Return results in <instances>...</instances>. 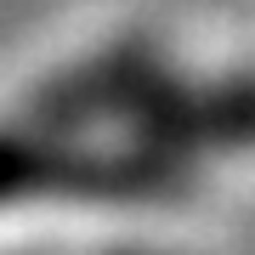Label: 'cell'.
<instances>
[{
	"instance_id": "6da1fadb",
	"label": "cell",
	"mask_w": 255,
	"mask_h": 255,
	"mask_svg": "<svg viewBox=\"0 0 255 255\" xmlns=\"http://www.w3.org/2000/svg\"><path fill=\"white\" fill-rule=\"evenodd\" d=\"M255 136V91L193 85L153 57H102L0 125V210L176 199L216 147Z\"/></svg>"
}]
</instances>
